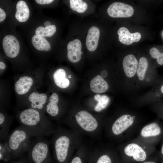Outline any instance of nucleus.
I'll return each instance as SVG.
<instances>
[{
  "label": "nucleus",
  "mask_w": 163,
  "mask_h": 163,
  "mask_svg": "<svg viewBox=\"0 0 163 163\" xmlns=\"http://www.w3.org/2000/svg\"><path fill=\"white\" fill-rule=\"evenodd\" d=\"M53 0H36L35 1L40 4H49L53 2Z\"/></svg>",
  "instance_id": "obj_33"
},
{
  "label": "nucleus",
  "mask_w": 163,
  "mask_h": 163,
  "mask_svg": "<svg viewBox=\"0 0 163 163\" xmlns=\"http://www.w3.org/2000/svg\"><path fill=\"white\" fill-rule=\"evenodd\" d=\"M59 100L57 94L53 93L50 97L49 102L46 105V111L52 117H56L59 114V109L58 105Z\"/></svg>",
  "instance_id": "obj_21"
},
{
  "label": "nucleus",
  "mask_w": 163,
  "mask_h": 163,
  "mask_svg": "<svg viewBox=\"0 0 163 163\" xmlns=\"http://www.w3.org/2000/svg\"><path fill=\"white\" fill-rule=\"evenodd\" d=\"M160 158V163H163V157L161 155L158 153Z\"/></svg>",
  "instance_id": "obj_38"
},
{
  "label": "nucleus",
  "mask_w": 163,
  "mask_h": 163,
  "mask_svg": "<svg viewBox=\"0 0 163 163\" xmlns=\"http://www.w3.org/2000/svg\"><path fill=\"white\" fill-rule=\"evenodd\" d=\"M31 41L33 46L38 50L48 51L51 49L50 43L43 37L34 35L32 37Z\"/></svg>",
  "instance_id": "obj_24"
},
{
  "label": "nucleus",
  "mask_w": 163,
  "mask_h": 163,
  "mask_svg": "<svg viewBox=\"0 0 163 163\" xmlns=\"http://www.w3.org/2000/svg\"><path fill=\"white\" fill-rule=\"evenodd\" d=\"M89 163H121L117 150L108 147L93 149Z\"/></svg>",
  "instance_id": "obj_9"
},
{
  "label": "nucleus",
  "mask_w": 163,
  "mask_h": 163,
  "mask_svg": "<svg viewBox=\"0 0 163 163\" xmlns=\"http://www.w3.org/2000/svg\"><path fill=\"white\" fill-rule=\"evenodd\" d=\"M16 19L20 22L27 21L29 17L30 11L25 2L22 0L18 1L16 4Z\"/></svg>",
  "instance_id": "obj_20"
},
{
  "label": "nucleus",
  "mask_w": 163,
  "mask_h": 163,
  "mask_svg": "<svg viewBox=\"0 0 163 163\" xmlns=\"http://www.w3.org/2000/svg\"><path fill=\"white\" fill-rule=\"evenodd\" d=\"M162 139L163 140L162 143L161 148L160 152L159 153L163 157V135Z\"/></svg>",
  "instance_id": "obj_35"
},
{
  "label": "nucleus",
  "mask_w": 163,
  "mask_h": 163,
  "mask_svg": "<svg viewBox=\"0 0 163 163\" xmlns=\"http://www.w3.org/2000/svg\"><path fill=\"white\" fill-rule=\"evenodd\" d=\"M56 27L54 25L47 27L39 26L37 28L35 33L36 35L42 37H51L55 33Z\"/></svg>",
  "instance_id": "obj_27"
},
{
  "label": "nucleus",
  "mask_w": 163,
  "mask_h": 163,
  "mask_svg": "<svg viewBox=\"0 0 163 163\" xmlns=\"http://www.w3.org/2000/svg\"><path fill=\"white\" fill-rule=\"evenodd\" d=\"M26 128L20 125L9 135L6 141L7 148L11 156L16 158L28 151L31 146L33 137Z\"/></svg>",
  "instance_id": "obj_5"
},
{
  "label": "nucleus",
  "mask_w": 163,
  "mask_h": 163,
  "mask_svg": "<svg viewBox=\"0 0 163 163\" xmlns=\"http://www.w3.org/2000/svg\"><path fill=\"white\" fill-rule=\"evenodd\" d=\"M117 151L121 163H137L144 161L152 156L155 152L154 146L146 145L136 139L120 144Z\"/></svg>",
  "instance_id": "obj_4"
},
{
  "label": "nucleus",
  "mask_w": 163,
  "mask_h": 163,
  "mask_svg": "<svg viewBox=\"0 0 163 163\" xmlns=\"http://www.w3.org/2000/svg\"><path fill=\"white\" fill-rule=\"evenodd\" d=\"M90 86L91 90L96 93L105 92L109 88L107 83L100 75H97L91 80Z\"/></svg>",
  "instance_id": "obj_18"
},
{
  "label": "nucleus",
  "mask_w": 163,
  "mask_h": 163,
  "mask_svg": "<svg viewBox=\"0 0 163 163\" xmlns=\"http://www.w3.org/2000/svg\"><path fill=\"white\" fill-rule=\"evenodd\" d=\"M14 163H24L21 161H17V162H14Z\"/></svg>",
  "instance_id": "obj_39"
},
{
  "label": "nucleus",
  "mask_w": 163,
  "mask_h": 163,
  "mask_svg": "<svg viewBox=\"0 0 163 163\" xmlns=\"http://www.w3.org/2000/svg\"><path fill=\"white\" fill-rule=\"evenodd\" d=\"M66 76V72L63 69H58L54 72L53 79L57 86L62 88H65L69 86V81Z\"/></svg>",
  "instance_id": "obj_22"
},
{
  "label": "nucleus",
  "mask_w": 163,
  "mask_h": 163,
  "mask_svg": "<svg viewBox=\"0 0 163 163\" xmlns=\"http://www.w3.org/2000/svg\"><path fill=\"white\" fill-rule=\"evenodd\" d=\"M43 116L37 110L29 108L20 113L18 119L21 125L28 130L33 136L44 137L52 135L56 127Z\"/></svg>",
  "instance_id": "obj_2"
},
{
  "label": "nucleus",
  "mask_w": 163,
  "mask_h": 163,
  "mask_svg": "<svg viewBox=\"0 0 163 163\" xmlns=\"http://www.w3.org/2000/svg\"><path fill=\"white\" fill-rule=\"evenodd\" d=\"M149 53L152 58L156 59L158 64L163 65V53H161L158 49L153 47L150 49Z\"/></svg>",
  "instance_id": "obj_29"
},
{
  "label": "nucleus",
  "mask_w": 163,
  "mask_h": 163,
  "mask_svg": "<svg viewBox=\"0 0 163 163\" xmlns=\"http://www.w3.org/2000/svg\"><path fill=\"white\" fill-rule=\"evenodd\" d=\"M70 6L73 11L79 13L84 12L87 9L88 5L87 3L82 0H70Z\"/></svg>",
  "instance_id": "obj_28"
},
{
  "label": "nucleus",
  "mask_w": 163,
  "mask_h": 163,
  "mask_svg": "<svg viewBox=\"0 0 163 163\" xmlns=\"http://www.w3.org/2000/svg\"><path fill=\"white\" fill-rule=\"evenodd\" d=\"M52 135L51 143L56 163H69L83 142V136L70 129L59 126Z\"/></svg>",
  "instance_id": "obj_1"
},
{
  "label": "nucleus",
  "mask_w": 163,
  "mask_h": 163,
  "mask_svg": "<svg viewBox=\"0 0 163 163\" xmlns=\"http://www.w3.org/2000/svg\"><path fill=\"white\" fill-rule=\"evenodd\" d=\"M138 63L136 58L133 54H129L124 57L122 65L125 74L128 78H132L136 74Z\"/></svg>",
  "instance_id": "obj_14"
},
{
  "label": "nucleus",
  "mask_w": 163,
  "mask_h": 163,
  "mask_svg": "<svg viewBox=\"0 0 163 163\" xmlns=\"http://www.w3.org/2000/svg\"><path fill=\"white\" fill-rule=\"evenodd\" d=\"M163 135V125L155 121L144 126L136 139L147 145L154 146L161 140Z\"/></svg>",
  "instance_id": "obj_8"
},
{
  "label": "nucleus",
  "mask_w": 163,
  "mask_h": 163,
  "mask_svg": "<svg viewBox=\"0 0 163 163\" xmlns=\"http://www.w3.org/2000/svg\"><path fill=\"white\" fill-rule=\"evenodd\" d=\"M94 98L97 102L94 108L96 112H100L105 109L108 106L110 101L108 97L106 95L96 94Z\"/></svg>",
  "instance_id": "obj_26"
},
{
  "label": "nucleus",
  "mask_w": 163,
  "mask_h": 163,
  "mask_svg": "<svg viewBox=\"0 0 163 163\" xmlns=\"http://www.w3.org/2000/svg\"><path fill=\"white\" fill-rule=\"evenodd\" d=\"M155 102L161 100L163 98V81L159 82L156 85L154 93Z\"/></svg>",
  "instance_id": "obj_30"
},
{
  "label": "nucleus",
  "mask_w": 163,
  "mask_h": 163,
  "mask_svg": "<svg viewBox=\"0 0 163 163\" xmlns=\"http://www.w3.org/2000/svg\"><path fill=\"white\" fill-rule=\"evenodd\" d=\"M134 12L131 6L119 2L111 4L107 9L108 15L113 18L130 17L133 15Z\"/></svg>",
  "instance_id": "obj_10"
},
{
  "label": "nucleus",
  "mask_w": 163,
  "mask_h": 163,
  "mask_svg": "<svg viewBox=\"0 0 163 163\" xmlns=\"http://www.w3.org/2000/svg\"><path fill=\"white\" fill-rule=\"evenodd\" d=\"M33 83V80L30 77L27 76L21 77L15 84V91L19 95L25 94L29 90Z\"/></svg>",
  "instance_id": "obj_17"
},
{
  "label": "nucleus",
  "mask_w": 163,
  "mask_h": 163,
  "mask_svg": "<svg viewBox=\"0 0 163 163\" xmlns=\"http://www.w3.org/2000/svg\"><path fill=\"white\" fill-rule=\"evenodd\" d=\"M148 66V62L145 57H142L139 59L138 63L136 75L140 81L145 79Z\"/></svg>",
  "instance_id": "obj_25"
},
{
  "label": "nucleus",
  "mask_w": 163,
  "mask_h": 163,
  "mask_svg": "<svg viewBox=\"0 0 163 163\" xmlns=\"http://www.w3.org/2000/svg\"><path fill=\"white\" fill-rule=\"evenodd\" d=\"M3 47L6 56L10 58L16 57L20 50V44L16 38L12 35L6 36L3 38Z\"/></svg>",
  "instance_id": "obj_11"
},
{
  "label": "nucleus",
  "mask_w": 163,
  "mask_h": 163,
  "mask_svg": "<svg viewBox=\"0 0 163 163\" xmlns=\"http://www.w3.org/2000/svg\"><path fill=\"white\" fill-rule=\"evenodd\" d=\"M136 117L129 113L122 115L109 124H105L107 133L115 139L122 138L137 125Z\"/></svg>",
  "instance_id": "obj_6"
},
{
  "label": "nucleus",
  "mask_w": 163,
  "mask_h": 163,
  "mask_svg": "<svg viewBox=\"0 0 163 163\" xmlns=\"http://www.w3.org/2000/svg\"><path fill=\"white\" fill-rule=\"evenodd\" d=\"M82 43L78 39H76L69 42L67 45V57L72 62H79L82 56Z\"/></svg>",
  "instance_id": "obj_13"
},
{
  "label": "nucleus",
  "mask_w": 163,
  "mask_h": 163,
  "mask_svg": "<svg viewBox=\"0 0 163 163\" xmlns=\"http://www.w3.org/2000/svg\"><path fill=\"white\" fill-rule=\"evenodd\" d=\"M11 120H7L5 115L0 113V137L1 140L6 141L8 136Z\"/></svg>",
  "instance_id": "obj_23"
},
{
  "label": "nucleus",
  "mask_w": 163,
  "mask_h": 163,
  "mask_svg": "<svg viewBox=\"0 0 163 163\" xmlns=\"http://www.w3.org/2000/svg\"><path fill=\"white\" fill-rule=\"evenodd\" d=\"M100 32L98 28L92 26L88 30L86 40V46L90 51L95 50L98 46Z\"/></svg>",
  "instance_id": "obj_16"
},
{
  "label": "nucleus",
  "mask_w": 163,
  "mask_h": 163,
  "mask_svg": "<svg viewBox=\"0 0 163 163\" xmlns=\"http://www.w3.org/2000/svg\"><path fill=\"white\" fill-rule=\"evenodd\" d=\"M119 36L118 39L122 43L129 45L133 42H138L141 39V35L138 32L130 33L128 30L125 27H122L119 29L117 31Z\"/></svg>",
  "instance_id": "obj_15"
},
{
  "label": "nucleus",
  "mask_w": 163,
  "mask_h": 163,
  "mask_svg": "<svg viewBox=\"0 0 163 163\" xmlns=\"http://www.w3.org/2000/svg\"><path fill=\"white\" fill-rule=\"evenodd\" d=\"M157 155L152 156L147 160L139 163H159L160 158L158 153Z\"/></svg>",
  "instance_id": "obj_32"
},
{
  "label": "nucleus",
  "mask_w": 163,
  "mask_h": 163,
  "mask_svg": "<svg viewBox=\"0 0 163 163\" xmlns=\"http://www.w3.org/2000/svg\"><path fill=\"white\" fill-rule=\"evenodd\" d=\"M47 97L46 95L44 93L39 94L36 92L32 93L28 98L29 100L31 102L30 106L31 108L40 110L43 109Z\"/></svg>",
  "instance_id": "obj_19"
},
{
  "label": "nucleus",
  "mask_w": 163,
  "mask_h": 163,
  "mask_svg": "<svg viewBox=\"0 0 163 163\" xmlns=\"http://www.w3.org/2000/svg\"><path fill=\"white\" fill-rule=\"evenodd\" d=\"M6 15L5 12L1 8H0V22L3 21L6 18Z\"/></svg>",
  "instance_id": "obj_34"
},
{
  "label": "nucleus",
  "mask_w": 163,
  "mask_h": 163,
  "mask_svg": "<svg viewBox=\"0 0 163 163\" xmlns=\"http://www.w3.org/2000/svg\"><path fill=\"white\" fill-rule=\"evenodd\" d=\"M93 149L83 142L75 152L69 163H89Z\"/></svg>",
  "instance_id": "obj_12"
},
{
  "label": "nucleus",
  "mask_w": 163,
  "mask_h": 163,
  "mask_svg": "<svg viewBox=\"0 0 163 163\" xmlns=\"http://www.w3.org/2000/svg\"><path fill=\"white\" fill-rule=\"evenodd\" d=\"M44 25L45 27H47L51 25V23L49 21H46L44 22Z\"/></svg>",
  "instance_id": "obj_37"
},
{
  "label": "nucleus",
  "mask_w": 163,
  "mask_h": 163,
  "mask_svg": "<svg viewBox=\"0 0 163 163\" xmlns=\"http://www.w3.org/2000/svg\"><path fill=\"white\" fill-rule=\"evenodd\" d=\"M153 109L159 118L163 120V100L155 102Z\"/></svg>",
  "instance_id": "obj_31"
},
{
  "label": "nucleus",
  "mask_w": 163,
  "mask_h": 163,
  "mask_svg": "<svg viewBox=\"0 0 163 163\" xmlns=\"http://www.w3.org/2000/svg\"><path fill=\"white\" fill-rule=\"evenodd\" d=\"M36 137L28 151V163H51L49 142L44 137Z\"/></svg>",
  "instance_id": "obj_7"
},
{
  "label": "nucleus",
  "mask_w": 163,
  "mask_h": 163,
  "mask_svg": "<svg viewBox=\"0 0 163 163\" xmlns=\"http://www.w3.org/2000/svg\"><path fill=\"white\" fill-rule=\"evenodd\" d=\"M73 120L65 123L69 129L82 136L98 137L104 124L100 122L88 112L82 110L75 115Z\"/></svg>",
  "instance_id": "obj_3"
},
{
  "label": "nucleus",
  "mask_w": 163,
  "mask_h": 163,
  "mask_svg": "<svg viewBox=\"0 0 163 163\" xmlns=\"http://www.w3.org/2000/svg\"><path fill=\"white\" fill-rule=\"evenodd\" d=\"M6 66L4 63L2 62H0V68L2 69H5Z\"/></svg>",
  "instance_id": "obj_36"
}]
</instances>
